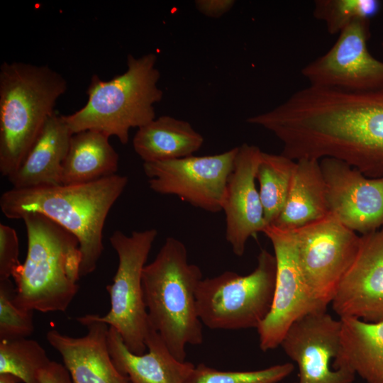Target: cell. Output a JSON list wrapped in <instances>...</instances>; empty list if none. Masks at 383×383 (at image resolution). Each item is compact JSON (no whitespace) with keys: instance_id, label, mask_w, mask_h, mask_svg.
I'll use <instances>...</instances> for the list:
<instances>
[{"instance_id":"cell-1","label":"cell","mask_w":383,"mask_h":383,"mask_svg":"<svg viewBox=\"0 0 383 383\" xmlns=\"http://www.w3.org/2000/svg\"><path fill=\"white\" fill-rule=\"evenodd\" d=\"M126 176L113 174L89 183L17 189L0 197L3 214L12 220L38 213L78 240L80 277L92 273L104 250L103 230L113 205L127 186Z\"/></svg>"},{"instance_id":"cell-2","label":"cell","mask_w":383,"mask_h":383,"mask_svg":"<svg viewBox=\"0 0 383 383\" xmlns=\"http://www.w3.org/2000/svg\"><path fill=\"white\" fill-rule=\"evenodd\" d=\"M26 260L12 277L13 303L24 311L65 312L77 294L81 252L77 238L38 213L25 214Z\"/></svg>"},{"instance_id":"cell-3","label":"cell","mask_w":383,"mask_h":383,"mask_svg":"<svg viewBox=\"0 0 383 383\" xmlns=\"http://www.w3.org/2000/svg\"><path fill=\"white\" fill-rule=\"evenodd\" d=\"M202 279L200 268L189 263L187 250L179 240L168 237L143 272V289L150 326L171 353L185 361L188 345L203 343V323L196 293Z\"/></svg>"},{"instance_id":"cell-4","label":"cell","mask_w":383,"mask_h":383,"mask_svg":"<svg viewBox=\"0 0 383 383\" xmlns=\"http://www.w3.org/2000/svg\"><path fill=\"white\" fill-rule=\"evenodd\" d=\"M67 82L48 65L4 62L0 66V172H15L55 112Z\"/></svg>"},{"instance_id":"cell-5","label":"cell","mask_w":383,"mask_h":383,"mask_svg":"<svg viewBox=\"0 0 383 383\" xmlns=\"http://www.w3.org/2000/svg\"><path fill=\"white\" fill-rule=\"evenodd\" d=\"M155 53L140 57L129 54L127 70L111 80L91 76L87 90L88 99L80 109L63 116L72 134L95 131L116 137L125 145L133 128H140L153 121L154 105L163 92L158 87L160 73Z\"/></svg>"},{"instance_id":"cell-6","label":"cell","mask_w":383,"mask_h":383,"mask_svg":"<svg viewBox=\"0 0 383 383\" xmlns=\"http://www.w3.org/2000/svg\"><path fill=\"white\" fill-rule=\"evenodd\" d=\"M276 272L274 255L262 249L247 275L226 271L202 279L196 298L203 325L213 330L257 329L270 311Z\"/></svg>"},{"instance_id":"cell-7","label":"cell","mask_w":383,"mask_h":383,"mask_svg":"<svg viewBox=\"0 0 383 383\" xmlns=\"http://www.w3.org/2000/svg\"><path fill=\"white\" fill-rule=\"evenodd\" d=\"M157 236L150 228L133 231L130 235L115 231L109 238L117 253L118 265L113 283L106 287L111 308L103 316L94 318L115 328L132 353L143 355L147 351L145 337L149 320L143 297V272Z\"/></svg>"},{"instance_id":"cell-8","label":"cell","mask_w":383,"mask_h":383,"mask_svg":"<svg viewBox=\"0 0 383 383\" xmlns=\"http://www.w3.org/2000/svg\"><path fill=\"white\" fill-rule=\"evenodd\" d=\"M292 231L297 262L308 290L327 309L356 257L360 236L330 213Z\"/></svg>"},{"instance_id":"cell-9","label":"cell","mask_w":383,"mask_h":383,"mask_svg":"<svg viewBox=\"0 0 383 383\" xmlns=\"http://www.w3.org/2000/svg\"><path fill=\"white\" fill-rule=\"evenodd\" d=\"M238 150L235 147L213 155L143 162V168L153 192L174 195L196 208L217 213L223 209Z\"/></svg>"},{"instance_id":"cell-10","label":"cell","mask_w":383,"mask_h":383,"mask_svg":"<svg viewBox=\"0 0 383 383\" xmlns=\"http://www.w3.org/2000/svg\"><path fill=\"white\" fill-rule=\"evenodd\" d=\"M342 323L326 311L304 316L280 345L298 367L296 383H353L355 373L342 364Z\"/></svg>"},{"instance_id":"cell-11","label":"cell","mask_w":383,"mask_h":383,"mask_svg":"<svg viewBox=\"0 0 383 383\" xmlns=\"http://www.w3.org/2000/svg\"><path fill=\"white\" fill-rule=\"evenodd\" d=\"M262 233L270 240L277 263L274 297L270 311L257 328L264 351L280 345L291 326L305 315L327 309L311 296L300 271L292 231L267 225Z\"/></svg>"},{"instance_id":"cell-12","label":"cell","mask_w":383,"mask_h":383,"mask_svg":"<svg viewBox=\"0 0 383 383\" xmlns=\"http://www.w3.org/2000/svg\"><path fill=\"white\" fill-rule=\"evenodd\" d=\"M369 20L345 27L332 48L301 70L311 86L351 91L383 87V62L369 52Z\"/></svg>"},{"instance_id":"cell-13","label":"cell","mask_w":383,"mask_h":383,"mask_svg":"<svg viewBox=\"0 0 383 383\" xmlns=\"http://www.w3.org/2000/svg\"><path fill=\"white\" fill-rule=\"evenodd\" d=\"M330 214L362 235L383 226V176L366 177L348 163L331 157L320 161Z\"/></svg>"},{"instance_id":"cell-14","label":"cell","mask_w":383,"mask_h":383,"mask_svg":"<svg viewBox=\"0 0 383 383\" xmlns=\"http://www.w3.org/2000/svg\"><path fill=\"white\" fill-rule=\"evenodd\" d=\"M331 304L339 318L383 321V226L360 235L356 257Z\"/></svg>"},{"instance_id":"cell-15","label":"cell","mask_w":383,"mask_h":383,"mask_svg":"<svg viewBox=\"0 0 383 383\" xmlns=\"http://www.w3.org/2000/svg\"><path fill=\"white\" fill-rule=\"evenodd\" d=\"M262 152L253 145L239 146L227 182L222 209L226 216V239L239 257L243 255L248 239L267 226L255 186Z\"/></svg>"},{"instance_id":"cell-16","label":"cell","mask_w":383,"mask_h":383,"mask_svg":"<svg viewBox=\"0 0 383 383\" xmlns=\"http://www.w3.org/2000/svg\"><path fill=\"white\" fill-rule=\"evenodd\" d=\"M87 328L82 337L74 338L50 330L46 338L62 356L72 383H130L116 367L109 353V326L94 318L93 314L76 318Z\"/></svg>"},{"instance_id":"cell-17","label":"cell","mask_w":383,"mask_h":383,"mask_svg":"<svg viewBox=\"0 0 383 383\" xmlns=\"http://www.w3.org/2000/svg\"><path fill=\"white\" fill-rule=\"evenodd\" d=\"M145 345L147 352L143 355L134 354L126 347L118 332L112 327L109 328L111 357L117 370L128 378L130 383L185 382L195 365L174 357L150 324Z\"/></svg>"},{"instance_id":"cell-18","label":"cell","mask_w":383,"mask_h":383,"mask_svg":"<svg viewBox=\"0 0 383 383\" xmlns=\"http://www.w3.org/2000/svg\"><path fill=\"white\" fill-rule=\"evenodd\" d=\"M72 133L63 115L55 112L17 170L7 177L13 188L25 189L62 184L63 163Z\"/></svg>"},{"instance_id":"cell-19","label":"cell","mask_w":383,"mask_h":383,"mask_svg":"<svg viewBox=\"0 0 383 383\" xmlns=\"http://www.w3.org/2000/svg\"><path fill=\"white\" fill-rule=\"evenodd\" d=\"M329 214L325 180L319 160H296L286 204L271 225L293 231Z\"/></svg>"},{"instance_id":"cell-20","label":"cell","mask_w":383,"mask_h":383,"mask_svg":"<svg viewBox=\"0 0 383 383\" xmlns=\"http://www.w3.org/2000/svg\"><path fill=\"white\" fill-rule=\"evenodd\" d=\"M204 143L203 136L187 121L162 116L138 128L133 147L144 162L193 155Z\"/></svg>"},{"instance_id":"cell-21","label":"cell","mask_w":383,"mask_h":383,"mask_svg":"<svg viewBox=\"0 0 383 383\" xmlns=\"http://www.w3.org/2000/svg\"><path fill=\"white\" fill-rule=\"evenodd\" d=\"M118 160L107 135L95 131L74 133L63 163L62 184L89 183L116 174Z\"/></svg>"},{"instance_id":"cell-22","label":"cell","mask_w":383,"mask_h":383,"mask_svg":"<svg viewBox=\"0 0 383 383\" xmlns=\"http://www.w3.org/2000/svg\"><path fill=\"white\" fill-rule=\"evenodd\" d=\"M340 320L344 364L367 383H383V321Z\"/></svg>"},{"instance_id":"cell-23","label":"cell","mask_w":383,"mask_h":383,"mask_svg":"<svg viewBox=\"0 0 383 383\" xmlns=\"http://www.w3.org/2000/svg\"><path fill=\"white\" fill-rule=\"evenodd\" d=\"M295 165L296 160L282 154L262 152L256 179L267 225L274 223L284 209Z\"/></svg>"},{"instance_id":"cell-24","label":"cell","mask_w":383,"mask_h":383,"mask_svg":"<svg viewBox=\"0 0 383 383\" xmlns=\"http://www.w3.org/2000/svg\"><path fill=\"white\" fill-rule=\"evenodd\" d=\"M51 362L38 342L27 338L0 340V374L24 383H39V373Z\"/></svg>"},{"instance_id":"cell-25","label":"cell","mask_w":383,"mask_h":383,"mask_svg":"<svg viewBox=\"0 0 383 383\" xmlns=\"http://www.w3.org/2000/svg\"><path fill=\"white\" fill-rule=\"evenodd\" d=\"M379 9L377 0H318L313 15L325 22L329 33L336 34L355 21L370 20Z\"/></svg>"},{"instance_id":"cell-26","label":"cell","mask_w":383,"mask_h":383,"mask_svg":"<svg viewBox=\"0 0 383 383\" xmlns=\"http://www.w3.org/2000/svg\"><path fill=\"white\" fill-rule=\"evenodd\" d=\"M293 370L289 362L253 371H221L200 363L184 383H279Z\"/></svg>"},{"instance_id":"cell-27","label":"cell","mask_w":383,"mask_h":383,"mask_svg":"<svg viewBox=\"0 0 383 383\" xmlns=\"http://www.w3.org/2000/svg\"><path fill=\"white\" fill-rule=\"evenodd\" d=\"M15 292L10 279L0 280V340L27 338L34 331L33 311L15 305Z\"/></svg>"},{"instance_id":"cell-28","label":"cell","mask_w":383,"mask_h":383,"mask_svg":"<svg viewBox=\"0 0 383 383\" xmlns=\"http://www.w3.org/2000/svg\"><path fill=\"white\" fill-rule=\"evenodd\" d=\"M19 243L16 231L0 223V280L10 279L21 265Z\"/></svg>"},{"instance_id":"cell-29","label":"cell","mask_w":383,"mask_h":383,"mask_svg":"<svg viewBox=\"0 0 383 383\" xmlns=\"http://www.w3.org/2000/svg\"><path fill=\"white\" fill-rule=\"evenodd\" d=\"M39 383H72L70 373L64 365L52 361L40 370Z\"/></svg>"},{"instance_id":"cell-30","label":"cell","mask_w":383,"mask_h":383,"mask_svg":"<svg viewBox=\"0 0 383 383\" xmlns=\"http://www.w3.org/2000/svg\"><path fill=\"white\" fill-rule=\"evenodd\" d=\"M235 2L233 0H197L195 6L203 15L210 18H219L230 11Z\"/></svg>"},{"instance_id":"cell-31","label":"cell","mask_w":383,"mask_h":383,"mask_svg":"<svg viewBox=\"0 0 383 383\" xmlns=\"http://www.w3.org/2000/svg\"><path fill=\"white\" fill-rule=\"evenodd\" d=\"M20 379L9 374H0V383H18Z\"/></svg>"},{"instance_id":"cell-32","label":"cell","mask_w":383,"mask_h":383,"mask_svg":"<svg viewBox=\"0 0 383 383\" xmlns=\"http://www.w3.org/2000/svg\"><path fill=\"white\" fill-rule=\"evenodd\" d=\"M381 92H382V101H383V87L381 89Z\"/></svg>"},{"instance_id":"cell-33","label":"cell","mask_w":383,"mask_h":383,"mask_svg":"<svg viewBox=\"0 0 383 383\" xmlns=\"http://www.w3.org/2000/svg\"><path fill=\"white\" fill-rule=\"evenodd\" d=\"M294 383H296V382H294Z\"/></svg>"},{"instance_id":"cell-34","label":"cell","mask_w":383,"mask_h":383,"mask_svg":"<svg viewBox=\"0 0 383 383\" xmlns=\"http://www.w3.org/2000/svg\"><path fill=\"white\" fill-rule=\"evenodd\" d=\"M382 46H383V44H382Z\"/></svg>"}]
</instances>
